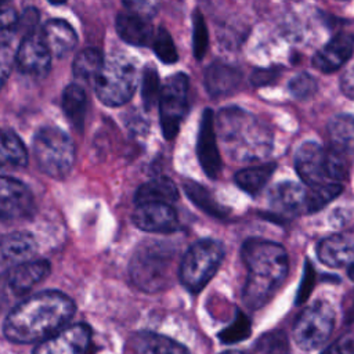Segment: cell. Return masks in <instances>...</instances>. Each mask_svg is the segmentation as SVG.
I'll return each mask as SVG.
<instances>
[{"label":"cell","mask_w":354,"mask_h":354,"mask_svg":"<svg viewBox=\"0 0 354 354\" xmlns=\"http://www.w3.org/2000/svg\"><path fill=\"white\" fill-rule=\"evenodd\" d=\"M217 130L228 158L236 162L264 159L272 148L270 127L256 115L239 106H227L220 111Z\"/></svg>","instance_id":"3"},{"label":"cell","mask_w":354,"mask_h":354,"mask_svg":"<svg viewBox=\"0 0 354 354\" xmlns=\"http://www.w3.org/2000/svg\"><path fill=\"white\" fill-rule=\"evenodd\" d=\"M340 88L346 97L354 100V66L343 73L340 79Z\"/></svg>","instance_id":"43"},{"label":"cell","mask_w":354,"mask_h":354,"mask_svg":"<svg viewBox=\"0 0 354 354\" xmlns=\"http://www.w3.org/2000/svg\"><path fill=\"white\" fill-rule=\"evenodd\" d=\"M250 350L253 354H289L288 337L282 330H270L261 335Z\"/></svg>","instance_id":"33"},{"label":"cell","mask_w":354,"mask_h":354,"mask_svg":"<svg viewBox=\"0 0 354 354\" xmlns=\"http://www.w3.org/2000/svg\"><path fill=\"white\" fill-rule=\"evenodd\" d=\"M307 213H314L326 206L337 195H340L343 187L339 183H329L317 187H307Z\"/></svg>","instance_id":"32"},{"label":"cell","mask_w":354,"mask_h":354,"mask_svg":"<svg viewBox=\"0 0 354 354\" xmlns=\"http://www.w3.org/2000/svg\"><path fill=\"white\" fill-rule=\"evenodd\" d=\"M136 348L138 354H189L184 344L153 332L140 333L136 337Z\"/></svg>","instance_id":"26"},{"label":"cell","mask_w":354,"mask_h":354,"mask_svg":"<svg viewBox=\"0 0 354 354\" xmlns=\"http://www.w3.org/2000/svg\"><path fill=\"white\" fill-rule=\"evenodd\" d=\"M136 64L123 54L111 55L94 82L98 100L108 106H120L134 94L137 87Z\"/></svg>","instance_id":"7"},{"label":"cell","mask_w":354,"mask_h":354,"mask_svg":"<svg viewBox=\"0 0 354 354\" xmlns=\"http://www.w3.org/2000/svg\"><path fill=\"white\" fill-rule=\"evenodd\" d=\"M160 91H162V87L159 83V76L156 69L151 65L145 66L142 71V80H141V97L147 111H149L156 104V101L159 102Z\"/></svg>","instance_id":"34"},{"label":"cell","mask_w":354,"mask_h":354,"mask_svg":"<svg viewBox=\"0 0 354 354\" xmlns=\"http://www.w3.org/2000/svg\"><path fill=\"white\" fill-rule=\"evenodd\" d=\"M317 256L325 266L337 268L354 263V231L333 234L317 246Z\"/></svg>","instance_id":"19"},{"label":"cell","mask_w":354,"mask_h":354,"mask_svg":"<svg viewBox=\"0 0 354 354\" xmlns=\"http://www.w3.org/2000/svg\"><path fill=\"white\" fill-rule=\"evenodd\" d=\"M277 76V71L275 69H256L253 73H252V77H250V82L253 86H264V84H268L271 83L272 79H275Z\"/></svg>","instance_id":"42"},{"label":"cell","mask_w":354,"mask_h":354,"mask_svg":"<svg viewBox=\"0 0 354 354\" xmlns=\"http://www.w3.org/2000/svg\"><path fill=\"white\" fill-rule=\"evenodd\" d=\"M0 213L3 221L26 220L33 216L35 199L22 181L8 176L1 177Z\"/></svg>","instance_id":"10"},{"label":"cell","mask_w":354,"mask_h":354,"mask_svg":"<svg viewBox=\"0 0 354 354\" xmlns=\"http://www.w3.org/2000/svg\"><path fill=\"white\" fill-rule=\"evenodd\" d=\"M329 147L347 158L354 155V116L337 115L328 123Z\"/></svg>","instance_id":"25"},{"label":"cell","mask_w":354,"mask_h":354,"mask_svg":"<svg viewBox=\"0 0 354 354\" xmlns=\"http://www.w3.org/2000/svg\"><path fill=\"white\" fill-rule=\"evenodd\" d=\"M124 7L129 11L137 12L140 15H144L147 18H151L156 12V4L151 1H131V3H124Z\"/></svg>","instance_id":"41"},{"label":"cell","mask_w":354,"mask_h":354,"mask_svg":"<svg viewBox=\"0 0 354 354\" xmlns=\"http://www.w3.org/2000/svg\"><path fill=\"white\" fill-rule=\"evenodd\" d=\"M277 165L264 163L260 166H252L236 171L234 180L235 184L249 195H257L272 176Z\"/></svg>","instance_id":"28"},{"label":"cell","mask_w":354,"mask_h":354,"mask_svg":"<svg viewBox=\"0 0 354 354\" xmlns=\"http://www.w3.org/2000/svg\"><path fill=\"white\" fill-rule=\"evenodd\" d=\"M32 149L39 170L48 177L61 180L72 170L75 145L64 130L53 126L41 127L33 137Z\"/></svg>","instance_id":"5"},{"label":"cell","mask_w":354,"mask_h":354,"mask_svg":"<svg viewBox=\"0 0 354 354\" xmlns=\"http://www.w3.org/2000/svg\"><path fill=\"white\" fill-rule=\"evenodd\" d=\"M308 189L293 181H282L270 191V205L274 212L283 216L307 213Z\"/></svg>","instance_id":"16"},{"label":"cell","mask_w":354,"mask_h":354,"mask_svg":"<svg viewBox=\"0 0 354 354\" xmlns=\"http://www.w3.org/2000/svg\"><path fill=\"white\" fill-rule=\"evenodd\" d=\"M241 82V69L224 61H214L205 71L206 91L214 98L231 94L239 87Z\"/></svg>","instance_id":"22"},{"label":"cell","mask_w":354,"mask_h":354,"mask_svg":"<svg viewBox=\"0 0 354 354\" xmlns=\"http://www.w3.org/2000/svg\"><path fill=\"white\" fill-rule=\"evenodd\" d=\"M188 106V76L183 72L166 79L159 97V118L163 137L171 140L180 130Z\"/></svg>","instance_id":"9"},{"label":"cell","mask_w":354,"mask_h":354,"mask_svg":"<svg viewBox=\"0 0 354 354\" xmlns=\"http://www.w3.org/2000/svg\"><path fill=\"white\" fill-rule=\"evenodd\" d=\"M335 326V311L325 300L306 307L293 324V339L303 350H315L325 344Z\"/></svg>","instance_id":"8"},{"label":"cell","mask_w":354,"mask_h":354,"mask_svg":"<svg viewBox=\"0 0 354 354\" xmlns=\"http://www.w3.org/2000/svg\"><path fill=\"white\" fill-rule=\"evenodd\" d=\"M221 354H253L252 350H228Z\"/></svg>","instance_id":"44"},{"label":"cell","mask_w":354,"mask_h":354,"mask_svg":"<svg viewBox=\"0 0 354 354\" xmlns=\"http://www.w3.org/2000/svg\"><path fill=\"white\" fill-rule=\"evenodd\" d=\"M224 257V246L216 239H201L192 243L181 257L178 278L183 286L191 292H201L214 277Z\"/></svg>","instance_id":"6"},{"label":"cell","mask_w":354,"mask_h":354,"mask_svg":"<svg viewBox=\"0 0 354 354\" xmlns=\"http://www.w3.org/2000/svg\"><path fill=\"white\" fill-rule=\"evenodd\" d=\"M133 224L147 232L171 234L178 228V218L171 207L166 203L138 205L131 214Z\"/></svg>","instance_id":"15"},{"label":"cell","mask_w":354,"mask_h":354,"mask_svg":"<svg viewBox=\"0 0 354 354\" xmlns=\"http://www.w3.org/2000/svg\"><path fill=\"white\" fill-rule=\"evenodd\" d=\"M39 22V12L36 8L33 7H28L24 10L22 15L19 17L18 21V32L21 30L24 33V36L36 32V26Z\"/></svg>","instance_id":"39"},{"label":"cell","mask_w":354,"mask_h":354,"mask_svg":"<svg viewBox=\"0 0 354 354\" xmlns=\"http://www.w3.org/2000/svg\"><path fill=\"white\" fill-rule=\"evenodd\" d=\"M322 354H354V336L344 335L339 337Z\"/></svg>","instance_id":"40"},{"label":"cell","mask_w":354,"mask_h":354,"mask_svg":"<svg viewBox=\"0 0 354 354\" xmlns=\"http://www.w3.org/2000/svg\"><path fill=\"white\" fill-rule=\"evenodd\" d=\"M62 109L69 122L76 129L82 130L87 111V95L84 88L75 83L68 84L62 93Z\"/></svg>","instance_id":"27"},{"label":"cell","mask_w":354,"mask_h":354,"mask_svg":"<svg viewBox=\"0 0 354 354\" xmlns=\"http://www.w3.org/2000/svg\"><path fill=\"white\" fill-rule=\"evenodd\" d=\"M50 270H51V266L44 259L29 260L26 263H22L6 272L8 288L17 296L25 295L35 285H37L44 278H47V275L50 274Z\"/></svg>","instance_id":"21"},{"label":"cell","mask_w":354,"mask_h":354,"mask_svg":"<svg viewBox=\"0 0 354 354\" xmlns=\"http://www.w3.org/2000/svg\"><path fill=\"white\" fill-rule=\"evenodd\" d=\"M51 53L43 39L41 33L32 32L22 36L17 48V66L19 72L30 77H44L51 65Z\"/></svg>","instance_id":"13"},{"label":"cell","mask_w":354,"mask_h":354,"mask_svg":"<svg viewBox=\"0 0 354 354\" xmlns=\"http://www.w3.org/2000/svg\"><path fill=\"white\" fill-rule=\"evenodd\" d=\"M196 153L205 174L216 180L220 176L223 166H221L220 151L217 147L214 113L210 108H206L201 118L198 141H196Z\"/></svg>","instance_id":"14"},{"label":"cell","mask_w":354,"mask_h":354,"mask_svg":"<svg viewBox=\"0 0 354 354\" xmlns=\"http://www.w3.org/2000/svg\"><path fill=\"white\" fill-rule=\"evenodd\" d=\"M104 59L101 53L97 48H84L73 59L72 71L76 77L84 82H90L94 84L95 79L98 77L102 66H104Z\"/></svg>","instance_id":"30"},{"label":"cell","mask_w":354,"mask_h":354,"mask_svg":"<svg viewBox=\"0 0 354 354\" xmlns=\"http://www.w3.org/2000/svg\"><path fill=\"white\" fill-rule=\"evenodd\" d=\"M295 167L307 187L332 183L328 170L326 148L314 141L303 142L295 155Z\"/></svg>","instance_id":"11"},{"label":"cell","mask_w":354,"mask_h":354,"mask_svg":"<svg viewBox=\"0 0 354 354\" xmlns=\"http://www.w3.org/2000/svg\"><path fill=\"white\" fill-rule=\"evenodd\" d=\"M178 199V191L176 184L169 177H156L141 184L136 194V205L145 203H166L171 205Z\"/></svg>","instance_id":"24"},{"label":"cell","mask_w":354,"mask_h":354,"mask_svg":"<svg viewBox=\"0 0 354 354\" xmlns=\"http://www.w3.org/2000/svg\"><path fill=\"white\" fill-rule=\"evenodd\" d=\"M249 330L250 328H249L248 318L242 313H238L235 322L220 335L221 336L220 339L225 343H234L241 339H245V336L249 335Z\"/></svg>","instance_id":"38"},{"label":"cell","mask_w":354,"mask_h":354,"mask_svg":"<svg viewBox=\"0 0 354 354\" xmlns=\"http://www.w3.org/2000/svg\"><path fill=\"white\" fill-rule=\"evenodd\" d=\"M152 47H153V51L158 55V58L165 64H174L178 59V54H177L174 41H173L169 30L165 29L163 26L158 28L153 41H152Z\"/></svg>","instance_id":"35"},{"label":"cell","mask_w":354,"mask_h":354,"mask_svg":"<svg viewBox=\"0 0 354 354\" xmlns=\"http://www.w3.org/2000/svg\"><path fill=\"white\" fill-rule=\"evenodd\" d=\"M178 249L171 242L148 239L131 254L129 272L131 282L141 290L155 293L171 282Z\"/></svg>","instance_id":"4"},{"label":"cell","mask_w":354,"mask_h":354,"mask_svg":"<svg viewBox=\"0 0 354 354\" xmlns=\"http://www.w3.org/2000/svg\"><path fill=\"white\" fill-rule=\"evenodd\" d=\"M28 163V152L18 137L12 130H4L1 133V165L11 169L25 167Z\"/></svg>","instance_id":"31"},{"label":"cell","mask_w":354,"mask_h":354,"mask_svg":"<svg viewBox=\"0 0 354 354\" xmlns=\"http://www.w3.org/2000/svg\"><path fill=\"white\" fill-rule=\"evenodd\" d=\"M43 39L51 55L62 58L77 44V35L72 25L65 19H50L41 29Z\"/></svg>","instance_id":"23"},{"label":"cell","mask_w":354,"mask_h":354,"mask_svg":"<svg viewBox=\"0 0 354 354\" xmlns=\"http://www.w3.org/2000/svg\"><path fill=\"white\" fill-rule=\"evenodd\" d=\"M75 311L73 300L65 293L43 290L22 300L8 313L3 333L12 343H41L62 330Z\"/></svg>","instance_id":"1"},{"label":"cell","mask_w":354,"mask_h":354,"mask_svg":"<svg viewBox=\"0 0 354 354\" xmlns=\"http://www.w3.org/2000/svg\"><path fill=\"white\" fill-rule=\"evenodd\" d=\"M183 188L185 191V194L188 195V198L191 199V202L198 206L201 210H203L205 213H207L212 217L216 218H224L228 214V209L224 207L223 205H220L213 195L201 184H198L196 181L192 180H184L183 181Z\"/></svg>","instance_id":"29"},{"label":"cell","mask_w":354,"mask_h":354,"mask_svg":"<svg viewBox=\"0 0 354 354\" xmlns=\"http://www.w3.org/2000/svg\"><path fill=\"white\" fill-rule=\"evenodd\" d=\"M209 43V36H207V29L205 24V18L201 12V10H195L192 15V47H194V54L196 59H202Z\"/></svg>","instance_id":"36"},{"label":"cell","mask_w":354,"mask_h":354,"mask_svg":"<svg viewBox=\"0 0 354 354\" xmlns=\"http://www.w3.org/2000/svg\"><path fill=\"white\" fill-rule=\"evenodd\" d=\"M288 88L295 98L306 100L317 91V82L311 75L301 72L290 79Z\"/></svg>","instance_id":"37"},{"label":"cell","mask_w":354,"mask_h":354,"mask_svg":"<svg viewBox=\"0 0 354 354\" xmlns=\"http://www.w3.org/2000/svg\"><path fill=\"white\" fill-rule=\"evenodd\" d=\"M353 50L354 36L350 33H337L315 53L313 65L324 73L335 72L348 61Z\"/></svg>","instance_id":"18"},{"label":"cell","mask_w":354,"mask_h":354,"mask_svg":"<svg viewBox=\"0 0 354 354\" xmlns=\"http://www.w3.org/2000/svg\"><path fill=\"white\" fill-rule=\"evenodd\" d=\"M37 252V243L32 234L26 231H15L3 236L1 239V267L6 274L11 268L33 260Z\"/></svg>","instance_id":"17"},{"label":"cell","mask_w":354,"mask_h":354,"mask_svg":"<svg viewBox=\"0 0 354 354\" xmlns=\"http://www.w3.org/2000/svg\"><path fill=\"white\" fill-rule=\"evenodd\" d=\"M116 32L122 40L133 46H148L153 41L155 32L149 18L133 11H122L116 17Z\"/></svg>","instance_id":"20"},{"label":"cell","mask_w":354,"mask_h":354,"mask_svg":"<svg viewBox=\"0 0 354 354\" xmlns=\"http://www.w3.org/2000/svg\"><path fill=\"white\" fill-rule=\"evenodd\" d=\"M242 260L248 267V278L242 289L246 307H263L286 278L289 260L285 248L277 242L249 238L242 243Z\"/></svg>","instance_id":"2"},{"label":"cell","mask_w":354,"mask_h":354,"mask_svg":"<svg viewBox=\"0 0 354 354\" xmlns=\"http://www.w3.org/2000/svg\"><path fill=\"white\" fill-rule=\"evenodd\" d=\"M347 274H348V277H350V279H353L354 281V263L348 267V270H347Z\"/></svg>","instance_id":"45"},{"label":"cell","mask_w":354,"mask_h":354,"mask_svg":"<svg viewBox=\"0 0 354 354\" xmlns=\"http://www.w3.org/2000/svg\"><path fill=\"white\" fill-rule=\"evenodd\" d=\"M91 343V328L79 322L39 343L32 354H87Z\"/></svg>","instance_id":"12"}]
</instances>
